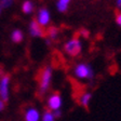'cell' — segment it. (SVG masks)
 Wrapping results in <instances>:
<instances>
[{"label":"cell","instance_id":"1","mask_svg":"<svg viewBox=\"0 0 121 121\" xmlns=\"http://www.w3.org/2000/svg\"><path fill=\"white\" fill-rule=\"evenodd\" d=\"M75 75L80 79H90L93 78L94 76V71L93 69L91 68L90 65H86V64H78L75 68Z\"/></svg>","mask_w":121,"mask_h":121},{"label":"cell","instance_id":"2","mask_svg":"<svg viewBox=\"0 0 121 121\" xmlns=\"http://www.w3.org/2000/svg\"><path fill=\"white\" fill-rule=\"evenodd\" d=\"M81 41L79 40L78 38H73V39H70L69 41H67L65 44V51L67 54L71 56H76L78 55L81 51Z\"/></svg>","mask_w":121,"mask_h":121},{"label":"cell","instance_id":"20","mask_svg":"<svg viewBox=\"0 0 121 121\" xmlns=\"http://www.w3.org/2000/svg\"><path fill=\"white\" fill-rule=\"evenodd\" d=\"M81 33H82V35L84 36V37H88V36H89L88 31H86V30H82V31H81Z\"/></svg>","mask_w":121,"mask_h":121},{"label":"cell","instance_id":"6","mask_svg":"<svg viewBox=\"0 0 121 121\" xmlns=\"http://www.w3.org/2000/svg\"><path fill=\"white\" fill-rule=\"evenodd\" d=\"M29 31H30V34H31V36H34V37H43L42 26L35 20L31 21V23H30Z\"/></svg>","mask_w":121,"mask_h":121},{"label":"cell","instance_id":"19","mask_svg":"<svg viewBox=\"0 0 121 121\" xmlns=\"http://www.w3.org/2000/svg\"><path fill=\"white\" fill-rule=\"evenodd\" d=\"M116 5L118 8H121V0H116Z\"/></svg>","mask_w":121,"mask_h":121},{"label":"cell","instance_id":"7","mask_svg":"<svg viewBox=\"0 0 121 121\" xmlns=\"http://www.w3.org/2000/svg\"><path fill=\"white\" fill-rule=\"evenodd\" d=\"M37 22L40 24L41 26H47L50 23V13L47 9H41L38 13V17H37Z\"/></svg>","mask_w":121,"mask_h":121},{"label":"cell","instance_id":"3","mask_svg":"<svg viewBox=\"0 0 121 121\" xmlns=\"http://www.w3.org/2000/svg\"><path fill=\"white\" fill-rule=\"evenodd\" d=\"M51 77H52V69L50 67H47L41 73L40 78V91L41 92H45L48 90L49 86L51 82Z\"/></svg>","mask_w":121,"mask_h":121},{"label":"cell","instance_id":"11","mask_svg":"<svg viewBox=\"0 0 121 121\" xmlns=\"http://www.w3.org/2000/svg\"><path fill=\"white\" fill-rule=\"evenodd\" d=\"M23 12L26 13V14H30V13L34 11V4L31 1H29V0H27V1H25V2L23 3Z\"/></svg>","mask_w":121,"mask_h":121},{"label":"cell","instance_id":"5","mask_svg":"<svg viewBox=\"0 0 121 121\" xmlns=\"http://www.w3.org/2000/svg\"><path fill=\"white\" fill-rule=\"evenodd\" d=\"M48 106L51 110H60V106H62V97L58 94H54V95L50 96L48 101Z\"/></svg>","mask_w":121,"mask_h":121},{"label":"cell","instance_id":"9","mask_svg":"<svg viewBox=\"0 0 121 121\" xmlns=\"http://www.w3.org/2000/svg\"><path fill=\"white\" fill-rule=\"evenodd\" d=\"M69 3H70V0H57V3H56L57 10L60 12H65L67 10Z\"/></svg>","mask_w":121,"mask_h":121},{"label":"cell","instance_id":"13","mask_svg":"<svg viewBox=\"0 0 121 121\" xmlns=\"http://www.w3.org/2000/svg\"><path fill=\"white\" fill-rule=\"evenodd\" d=\"M42 121H54V116H53V112H51V111H47V112H44Z\"/></svg>","mask_w":121,"mask_h":121},{"label":"cell","instance_id":"16","mask_svg":"<svg viewBox=\"0 0 121 121\" xmlns=\"http://www.w3.org/2000/svg\"><path fill=\"white\" fill-rule=\"evenodd\" d=\"M116 22H117V24H118V25L121 27V13H120V14L117 15V17H116Z\"/></svg>","mask_w":121,"mask_h":121},{"label":"cell","instance_id":"17","mask_svg":"<svg viewBox=\"0 0 121 121\" xmlns=\"http://www.w3.org/2000/svg\"><path fill=\"white\" fill-rule=\"evenodd\" d=\"M52 112H53L54 118H58V117H60V110H55V111H52Z\"/></svg>","mask_w":121,"mask_h":121},{"label":"cell","instance_id":"4","mask_svg":"<svg viewBox=\"0 0 121 121\" xmlns=\"http://www.w3.org/2000/svg\"><path fill=\"white\" fill-rule=\"evenodd\" d=\"M9 83H10L9 76H4L0 79V97L3 102L8 101L9 98Z\"/></svg>","mask_w":121,"mask_h":121},{"label":"cell","instance_id":"18","mask_svg":"<svg viewBox=\"0 0 121 121\" xmlns=\"http://www.w3.org/2000/svg\"><path fill=\"white\" fill-rule=\"evenodd\" d=\"M3 108H4V102L2 99H0V111H2Z\"/></svg>","mask_w":121,"mask_h":121},{"label":"cell","instance_id":"12","mask_svg":"<svg viewBox=\"0 0 121 121\" xmlns=\"http://www.w3.org/2000/svg\"><path fill=\"white\" fill-rule=\"evenodd\" d=\"M92 98V94L91 93H84L82 94V96L80 97V104L84 107H88L89 104H90V101Z\"/></svg>","mask_w":121,"mask_h":121},{"label":"cell","instance_id":"10","mask_svg":"<svg viewBox=\"0 0 121 121\" xmlns=\"http://www.w3.org/2000/svg\"><path fill=\"white\" fill-rule=\"evenodd\" d=\"M23 38H24V36H23V33L20 29L14 30L12 33V35H11V39H12V41L15 43L21 42V41L23 40Z\"/></svg>","mask_w":121,"mask_h":121},{"label":"cell","instance_id":"8","mask_svg":"<svg viewBox=\"0 0 121 121\" xmlns=\"http://www.w3.org/2000/svg\"><path fill=\"white\" fill-rule=\"evenodd\" d=\"M40 115L39 111L36 108H29L25 112V120L26 121H39Z\"/></svg>","mask_w":121,"mask_h":121},{"label":"cell","instance_id":"14","mask_svg":"<svg viewBox=\"0 0 121 121\" xmlns=\"http://www.w3.org/2000/svg\"><path fill=\"white\" fill-rule=\"evenodd\" d=\"M57 34H58V29L55 27L50 28V30H49V35H50V37L52 38V39H55V38L57 37Z\"/></svg>","mask_w":121,"mask_h":121},{"label":"cell","instance_id":"15","mask_svg":"<svg viewBox=\"0 0 121 121\" xmlns=\"http://www.w3.org/2000/svg\"><path fill=\"white\" fill-rule=\"evenodd\" d=\"M13 3V0H0V7L1 8H9Z\"/></svg>","mask_w":121,"mask_h":121},{"label":"cell","instance_id":"21","mask_svg":"<svg viewBox=\"0 0 121 121\" xmlns=\"http://www.w3.org/2000/svg\"><path fill=\"white\" fill-rule=\"evenodd\" d=\"M0 11H1V8H0Z\"/></svg>","mask_w":121,"mask_h":121}]
</instances>
